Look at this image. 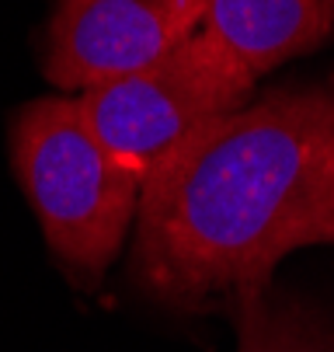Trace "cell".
I'll list each match as a JSON object with an SVG mask.
<instances>
[{"instance_id": "cell-1", "label": "cell", "mask_w": 334, "mask_h": 352, "mask_svg": "<svg viewBox=\"0 0 334 352\" xmlns=\"http://www.w3.org/2000/svg\"><path fill=\"white\" fill-rule=\"evenodd\" d=\"M310 244H334V77L251 98L178 143L143 178L132 276L195 307L268 289Z\"/></svg>"}, {"instance_id": "cell-2", "label": "cell", "mask_w": 334, "mask_h": 352, "mask_svg": "<svg viewBox=\"0 0 334 352\" xmlns=\"http://www.w3.org/2000/svg\"><path fill=\"white\" fill-rule=\"evenodd\" d=\"M11 157L53 255L98 283L136 223L143 182L94 136L77 94L25 105L11 126Z\"/></svg>"}, {"instance_id": "cell-3", "label": "cell", "mask_w": 334, "mask_h": 352, "mask_svg": "<svg viewBox=\"0 0 334 352\" xmlns=\"http://www.w3.org/2000/svg\"><path fill=\"white\" fill-rule=\"evenodd\" d=\"M254 84L258 77L199 28L157 63L77 98L94 136L143 182L195 129L248 105Z\"/></svg>"}, {"instance_id": "cell-4", "label": "cell", "mask_w": 334, "mask_h": 352, "mask_svg": "<svg viewBox=\"0 0 334 352\" xmlns=\"http://www.w3.org/2000/svg\"><path fill=\"white\" fill-rule=\"evenodd\" d=\"M206 0H56L45 32V77L84 94L167 56L202 28Z\"/></svg>"}, {"instance_id": "cell-5", "label": "cell", "mask_w": 334, "mask_h": 352, "mask_svg": "<svg viewBox=\"0 0 334 352\" xmlns=\"http://www.w3.org/2000/svg\"><path fill=\"white\" fill-rule=\"evenodd\" d=\"M202 32L261 77L324 45L334 32V11L331 0H206Z\"/></svg>"}, {"instance_id": "cell-6", "label": "cell", "mask_w": 334, "mask_h": 352, "mask_svg": "<svg viewBox=\"0 0 334 352\" xmlns=\"http://www.w3.org/2000/svg\"><path fill=\"white\" fill-rule=\"evenodd\" d=\"M241 352H334V331L268 289L237 296Z\"/></svg>"}, {"instance_id": "cell-7", "label": "cell", "mask_w": 334, "mask_h": 352, "mask_svg": "<svg viewBox=\"0 0 334 352\" xmlns=\"http://www.w3.org/2000/svg\"><path fill=\"white\" fill-rule=\"evenodd\" d=\"M331 11H334V0H331Z\"/></svg>"}]
</instances>
